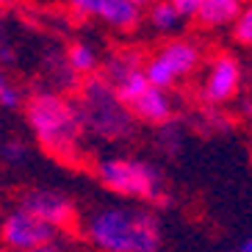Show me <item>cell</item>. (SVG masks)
<instances>
[{"label":"cell","instance_id":"obj_1","mask_svg":"<svg viewBox=\"0 0 252 252\" xmlns=\"http://www.w3.org/2000/svg\"><path fill=\"white\" fill-rule=\"evenodd\" d=\"M86 241L97 252H158L161 224L139 205H103L86 216Z\"/></svg>","mask_w":252,"mask_h":252},{"label":"cell","instance_id":"obj_17","mask_svg":"<svg viewBox=\"0 0 252 252\" xmlns=\"http://www.w3.org/2000/svg\"><path fill=\"white\" fill-rule=\"evenodd\" d=\"M236 252H252V241H250V238H244V241L238 244V250H236Z\"/></svg>","mask_w":252,"mask_h":252},{"label":"cell","instance_id":"obj_3","mask_svg":"<svg viewBox=\"0 0 252 252\" xmlns=\"http://www.w3.org/2000/svg\"><path fill=\"white\" fill-rule=\"evenodd\" d=\"M103 78L117 97L125 103L133 119H141L147 125H166L175 117V100L169 92L150 86L144 78V61L136 53H117L114 59L103 64Z\"/></svg>","mask_w":252,"mask_h":252},{"label":"cell","instance_id":"obj_15","mask_svg":"<svg viewBox=\"0 0 252 252\" xmlns=\"http://www.w3.org/2000/svg\"><path fill=\"white\" fill-rule=\"evenodd\" d=\"M23 105H25V94L17 89L14 83H6V86L0 89V108L17 111V108H23Z\"/></svg>","mask_w":252,"mask_h":252},{"label":"cell","instance_id":"obj_16","mask_svg":"<svg viewBox=\"0 0 252 252\" xmlns=\"http://www.w3.org/2000/svg\"><path fill=\"white\" fill-rule=\"evenodd\" d=\"M25 156H28V153H25V144L20 139H8V141L0 144V158H3L6 163H11V166L20 163V161H25Z\"/></svg>","mask_w":252,"mask_h":252},{"label":"cell","instance_id":"obj_11","mask_svg":"<svg viewBox=\"0 0 252 252\" xmlns=\"http://www.w3.org/2000/svg\"><path fill=\"white\" fill-rule=\"evenodd\" d=\"M241 8L244 6L238 0H197L194 20L205 28H224V25H233Z\"/></svg>","mask_w":252,"mask_h":252},{"label":"cell","instance_id":"obj_4","mask_svg":"<svg viewBox=\"0 0 252 252\" xmlns=\"http://www.w3.org/2000/svg\"><path fill=\"white\" fill-rule=\"evenodd\" d=\"M78 119H81L83 136L94 141H125L133 136L136 119L125 108V103L117 97V92L108 83L94 75L81 83L78 97L72 100Z\"/></svg>","mask_w":252,"mask_h":252},{"label":"cell","instance_id":"obj_13","mask_svg":"<svg viewBox=\"0 0 252 252\" xmlns=\"http://www.w3.org/2000/svg\"><path fill=\"white\" fill-rule=\"evenodd\" d=\"M144 20H147V23L153 25L158 33H175V31L186 23L183 17H180L178 6H175V0H166V3H153V6L147 8Z\"/></svg>","mask_w":252,"mask_h":252},{"label":"cell","instance_id":"obj_12","mask_svg":"<svg viewBox=\"0 0 252 252\" xmlns=\"http://www.w3.org/2000/svg\"><path fill=\"white\" fill-rule=\"evenodd\" d=\"M64 61H67L69 72L75 78H86V81L94 78L100 72V67H103V59H100V53H97V47L92 42H72L67 47V53H64Z\"/></svg>","mask_w":252,"mask_h":252},{"label":"cell","instance_id":"obj_8","mask_svg":"<svg viewBox=\"0 0 252 252\" xmlns=\"http://www.w3.org/2000/svg\"><path fill=\"white\" fill-rule=\"evenodd\" d=\"M0 241L11 252H39L47 244L59 241V233L33 214H28L25 208L17 205L0 222Z\"/></svg>","mask_w":252,"mask_h":252},{"label":"cell","instance_id":"obj_7","mask_svg":"<svg viewBox=\"0 0 252 252\" xmlns=\"http://www.w3.org/2000/svg\"><path fill=\"white\" fill-rule=\"evenodd\" d=\"M244 89V64L241 59L230 56V53H219L208 61L205 75H202V100L211 108H222L224 103L236 100Z\"/></svg>","mask_w":252,"mask_h":252},{"label":"cell","instance_id":"obj_6","mask_svg":"<svg viewBox=\"0 0 252 252\" xmlns=\"http://www.w3.org/2000/svg\"><path fill=\"white\" fill-rule=\"evenodd\" d=\"M202 64V50L191 39H169L163 42L147 61H144V78L150 86L169 92L186 81L191 72H197Z\"/></svg>","mask_w":252,"mask_h":252},{"label":"cell","instance_id":"obj_9","mask_svg":"<svg viewBox=\"0 0 252 252\" xmlns=\"http://www.w3.org/2000/svg\"><path fill=\"white\" fill-rule=\"evenodd\" d=\"M69 8L83 20H100L114 31H133L144 20L139 0H75Z\"/></svg>","mask_w":252,"mask_h":252},{"label":"cell","instance_id":"obj_14","mask_svg":"<svg viewBox=\"0 0 252 252\" xmlns=\"http://www.w3.org/2000/svg\"><path fill=\"white\" fill-rule=\"evenodd\" d=\"M233 39H236L238 45H250L252 42V8L244 6L241 8V14L233 20Z\"/></svg>","mask_w":252,"mask_h":252},{"label":"cell","instance_id":"obj_10","mask_svg":"<svg viewBox=\"0 0 252 252\" xmlns=\"http://www.w3.org/2000/svg\"><path fill=\"white\" fill-rule=\"evenodd\" d=\"M20 208H25L28 214H33L36 219H42L45 224H50L56 233H61L64 227H69L75 219V205L67 194L56 191V189H33L23 197Z\"/></svg>","mask_w":252,"mask_h":252},{"label":"cell","instance_id":"obj_2","mask_svg":"<svg viewBox=\"0 0 252 252\" xmlns=\"http://www.w3.org/2000/svg\"><path fill=\"white\" fill-rule=\"evenodd\" d=\"M25 119L36 144L59 161H78L86 147L75 103L61 92H36L25 100Z\"/></svg>","mask_w":252,"mask_h":252},{"label":"cell","instance_id":"obj_18","mask_svg":"<svg viewBox=\"0 0 252 252\" xmlns=\"http://www.w3.org/2000/svg\"><path fill=\"white\" fill-rule=\"evenodd\" d=\"M6 83H8V81H6V75H3V69H0V89H3Z\"/></svg>","mask_w":252,"mask_h":252},{"label":"cell","instance_id":"obj_5","mask_svg":"<svg viewBox=\"0 0 252 252\" xmlns=\"http://www.w3.org/2000/svg\"><path fill=\"white\" fill-rule=\"evenodd\" d=\"M94 175L111 194H119L125 200H139V202L163 200V175L150 161L127 156H108L97 161Z\"/></svg>","mask_w":252,"mask_h":252}]
</instances>
